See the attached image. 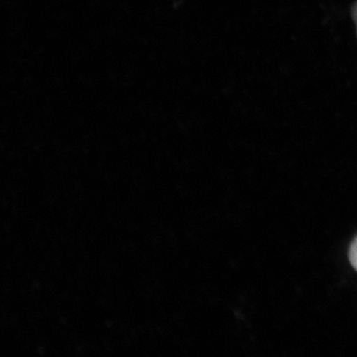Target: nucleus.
<instances>
[{
    "instance_id": "nucleus-1",
    "label": "nucleus",
    "mask_w": 357,
    "mask_h": 357,
    "mask_svg": "<svg viewBox=\"0 0 357 357\" xmlns=\"http://www.w3.org/2000/svg\"><path fill=\"white\" fill-rule=\"evenodd\" d=\"M349 261H351L352 267L357 271V236L352 241L351 248H349Z\"/></svg>"
}]
</instances>
